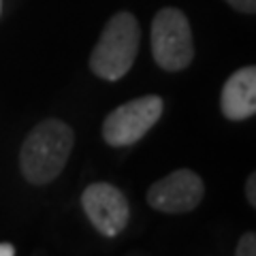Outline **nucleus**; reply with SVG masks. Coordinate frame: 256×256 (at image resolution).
I'll return each instance as SVG.
<instances>
[{
  "label": "nucleus",
  "mask_w": 256,
  "mask_h": 256,
  "mask_svg": "<svg viewBox=\"0 0 256 256\" xmlns=\"http://www.w3.org/2000/svg\"><path fill=\"white\" fill-rule=\"evenodd\" d=\"M73 128L62 120H43L30 130L20 152V169L34 186L52 184L64 171L73 152Z\"/></svg>",
  "instance_id": "f257e3e1"
},
{
  "label": "nucleus",
  "mask_w": 256,
  "mask_h": 256,
  "mask_svg": "<svg viewBox=\"0 0 256 256\" xmlns=\"http://www.w3.org/2000/svg\"><path fill=\"white\" fill-rule=\"evenodd\" d=\"M141 28L132 13L118 11L102 28L90 56V68L96 77L118 82L132 68L139 54Z\"/></svg>",
  "instance_id": "f03ea898"
},
{
  "label": "nucleus",
  "mask_w": 256,
  "mask_h": 256,
  "mask_svg": "<svg viewBox=\"0 0 256 256\" xmlns=\"http://www.w3.org/2000/svg\"><path fill=\"white\" fill-rule=\"evenodd\" d=\"M152 56L162 70L180 73L194 60L190 22L180 9L164 6L152 22Z\"/></svg>",
  "instance_id": "7ed1b4c3"
},
{
  "label": "nucleus",
  "mask_w": 256,
  "mask_h": 256,
  "mask_svg": "<svg viewBox=\"0 0 256 256\" xmlns=\"http://www.w3.org/2000/svg\"><path fill=\"white\" fill-rule=\"evenodd\" d=\"M162 109L164 102L156 94H146L128 100L111 111L102 122V139L114 148L134 146L160 120Z\"/></svg>",
  "instance_id": "20e7f679"
},
{
  "label": "nucleus",
  "mask_w": 256,
  "mask_h": 256,
  "mask_svg": "<svg viewBox=\"0 0 256 256\" xmlns=\"http://www.w3.org/2000/svg\"><path fill=\"white\" fill-rule=\"evenodd\" d=\"M82 207L94 228L105 237H118L130 220V207L124 192L114 184H90L82 194Z\"/></svg>",
  "instance_id": "39448f33"
},
{
  "label": "nucleus",
  "mask_w": 256,
  "mask_h": 256,
  "mask_svg": "<svg viewBox=\"0 0 256 256\" xmlns=\"http://www.w3.org/2000/svg\"><path fill=\"white\" fill-rule=\"evenodd\" d=\"M203 194V180L190 169H178L152 184L148 203L152 210L162 214H188L201 205Z\"/></svg>",
  "instance_id": "423d86ee"
},
{
  "label": "nucleus",
  "mask_w": 256,
  "mask_h": 256,
  "mask_svg": "<svg viewBox=\"0 0 256 256\" xmlns=\"http://www.w3.org/2000/svg\"><path fill=\"white\" fill-rule=\"evenodd\" d=\"M220 109L230 122L256 116V64L235 70L220 94Z\"/></svg>",
  "instance_id": "0eeeda50"
},
{
  "label": "nucleus",
  "mask_w": 256,
  "mask_h": 256,
  "mask_svg": "<svg viewBox=\"0 0 256 256\" xmlns=\"http://www.w3.org/2000/svg\"><path fill=\"white\" fill-rule=\"evenodd\" d=\"M235 254L237 256H256V233L248 230L246 235H242L239 244L235 248Z\"/></svg>",
  "instance_id": "6e6552de"
},
{
  "label": "nucleus",
  "mask_w": 256,
  "mask_h": 256,
  "mask_svg": "<svg viewBox=\"0 0 256 256\" xmlns=\"http://www.w3.org/2000/svg\"><path fill=\"white\" fill-rule=\"evenodd\" d=\"M226 2L242 13H248V15L256 13V0H226Z\"/></svg>",
  "instance_id": "1a4fd4ad"
},
{
  "label": "nucleus",
  "mask_w": 256,
  "mask_h": 256,
  "mask_svg": "<svg viewBox=\"0 0 256 256\" xmlns=\"http://www.w3.org/2000/svg\"><path fill=\"white\" fill-rule=\"evenodd\" d=\"M246 196H248V203L256 210V171L246 182Z\"/></svg>",
  "instance_id": "9d476101"
},
{
  "label": "nucleus",
  "mask_w": 256,
  "mask_h": 256,
  "mask_svg": "<svg viewBox=\"0 0 256 256\" xmlns=\"http://www.w3.org/2000/svg\"><path fill=\"white\" fill-rule=\"evenodd\" d=\"M15 248L11 244H0V256H13Z\"/></svg>",
  "instance_id": "9b49d317"
},
{
  "label": "nucleus",
  "mask_w": 256,
  "mask_h": 256,
  "mask_svg": "<svg viewBox=\"0 0 256 256\" xmlns=\"http://www.w3.org/2000/svg\"><path fill=\"white\" fill-rule=\"evenodd\" d=\"M0 9H2V0H0Z\"/></svg>",
  "instance_id": "f8f14e48"
}]
</instances>
